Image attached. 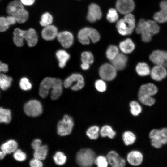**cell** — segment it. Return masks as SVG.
<instances>
[{"mask_svg": "<svg viewBox=\"0 0 167 167\" xmlns=\"http://www.w3.org/2000/svg\"><path fill=\"white\" fill-rule=\"evenodd\" d=\"M139 103L134 100L129 103L130 111L131 114L134 116H138L142 111V107Z\"/></svg>", "mask_w": 167, "mask_h": 167, "instance_id": "cell-31", "label": "cell"}, {"mask_svg": "<svg viewBox=\"0 0 167 167\" xmlns=\"http://www.w3.org/2000/svg\"><path fill=\"white\" fill-rule=\"evenodd\" d=\"M116 6L120 13L126 15L131 13L133 10L135 3L133 0H117Z\"/></svg>", "mask_w": 167, "mask_h": 167, "instance_id": "cell-12", "label": "cell"}, {"mask_svg": "<svg viewBox=\"0 0 167 167\" xmlns=\"http://www.w3.org/2000/svg\"><path fill=\"white\" fill-rule=\"evenodd\" d=\"M12 80V78L1 73L0 75V87L1 89L6 90L10 87Z\"/></svg>", "mask_w": 167, "mask_h": 167, "instance_id": "cell-34", "label": "cell"}, {"mask_svg": "<svg viewBox=\"0 0 167 167\" xmlns=\"http://www.w3.org/2000/svg\"><path fill=\"white\" fill-rule=\"evenodd\" d=\"M127 161L131 165L138 166L143 163L144 156L142 153L139 150H134L130 151L127 154Z\"/></svg>", "mask_w": 167, "mask_h": 167, "instance_id": "cell-11", "label": "cell"}, {"mask_svg": "<svg viewBox=\"0 0 167 167\" xmlns=\"http://www.w3.org/2000/svg\"><path fill=\"white\" fill-rule=\"evenodd\" d=\"M74 122L72 118L68 115H64L62 119L58 123L57 129L58 134L64 136L70 134L72 130Z\"/></svg>", "mask_w": 167, "mask_h": 167, "instance_id": "cell-7", "label": "cell"}, {"mask_svg": "<svg viewBox=\"0 0 167 167\" xmlns=\"http://www.w3.org/2000/svg\"><path fill=\"white\" fill-rule=\"evenodd\" d=\"M53 20L52 15L48 12H46L43 14L41 16L40 23L42 26L45 27L51 25Z\"/></svg>", "mask_w": 167, "mask_h": 167, "instance_id": "cell-41", "label": "cell"}, {"mask_svg": "<svg viewBox=\"0 0 167 167\" xmlns=\"http://www.w3.org/2000/svg\"><path fill=\"white\" fill-rule=\"evenodd\" d=\"M100 134L102 137L108 136L111 139H113L115 136L116 133L111 126L108 125H105L101 128Z\"/></svg>", "mask_w": 167, "mask_h": 167, "instance_id": "cell-37", "label": "cell"}, {"mask_svg": "<svg viewBox=\"0 0 167 167\" xmlns=\"http://www.w3.org/2000/svg\"><path fill=\"white\" fill-rule=\"evenodd\" d=\"M27 30L15 28L13 32V41L15 45L18 47H21L24 44Z\"/></svg>", "mask_w": 167, "mask_h": 167, "instance_id": "cell-23", "label": "cell"}, {"mask_svg": "<svg viewBox=\"0 0 167 167\" xmlns=\"http://www.w3.org/2000/svg\"><path fill=\"white\" fill-rule=\"evenodd\" d=\"M108 162L107 158L103 156H100L95 159L94 163L98 167H106L108 166Z\"/></svg>", "mask_w": 167, "mask_h": 167, "instance_id": "cell-46", "label": "cell"}, {"mask_svg": "<svg viewBox=\"0 0 167 167\" xmlns=\"http://www.w3.org/2000/svg\"><path fill=\"white\" fill-rule=\"evenodd\" d=\"M54 78L47 77L41 82L39 89V94L41 97L45 98L48 96L54 84Z\"/></svg>", "mask_w": 167, "mask_h": 167, "instance_id": "cell-13", "label": "cell"}, {"mask_svg": "<svg viewBox=\"0 0 167 167\" xmlns=\"http://www.w3.org/2000/svg\"><path fill=\"white\" fill-rule=\"evenodd\" d=\"M107 159L110 165L113 167H124L126 165L125 159L120 157L115 151L109 152L107 155Z\"/></svg>", "mask_w": 167, "mask_h": 167, "instance_id": "cell-15", "label": "cell"}, {"mask_svg": "<svg viewBox=\"0 0 167 167\" xmlns=\"http://www.w3.org/2000/svg\"><path fill=\"white\" fill-rule=\"evenodd\" d=\"M48 151V147L46 145H41L40 147L35 150L33 154L34 157L41 160H44L46 157Z\"/></svg>", "mask_w": 167, "mask_h": 167, "instance_id": "cell-33", "label": "cell"}, {"mask_svg": "<svg viewBox=\"0 0 167 167\" xmlns=\"http://www.w3.org/2000/svg\"><path fill=\"white\" fill-rule=\"evenodd\" d=\"M55 163L58 165H64L66 162V157L65 154L62 152H58L53 156Z\"/></svg>", "mask_w": 167, "mask_h": 167, "instance_id": "cell-42", "label": "cell"}, {"mask_svg": "<svg viewBox=\"0 0 167 167\" xmlns=\"http://www.w3.org/2000/svg\"><path fill=\"white\" fill-rule=\"evenodd\" d=\"M10 24L7 21L6 18L1 17L0 18V31L4 32L8 28Z\"/></svg>", "mask_w": 167, "mask_h": 167, "instance_id": "cell-48", "label": "cell"}, {"mask_svg": "<svg viewBox=\"0 0 167 167\" xmlns=\"http://www.w3.org/2000/svg\"><path fill=\"white\" fill-rule=\"evenodd\" d=\"M135 27V20L134 16L131 13L125 15L123 19L118 21L116 28L121 35L126 36L131 34Z\"/></svg>", "mask_w": 167, "mask_h": 167, "instance_id": "cell-2", "label": "cell"}, {"mask_svg": "<svg viewBox=\"0 0 167 167\" xmlns=\"http://www.w3.org/2000/svg\"><path fill=\"white\" fill-rule=\"evenodd\" d=\"M101 16V9L97 5L93 3L89 5L87 15V19L89 22H95L100 19Z\"/></svg>", "mask_w": 167, "mask_h": 167, "instance_id": "cell-17", "label": "cell"}, {"mask_svg": "<svg viewBox=\"0 0 167 167\" xmlns=\"http://www.w3.org/2000/svg\"><path fill=\"white\" fill-rule=\"evenodd\" d=\"M13 157L15 160L19 161H22L26 159V155L20 149H18L14 152Z\"/></svg>", "mask_w": 167, "mask_h": 167, "instance_id": "cell-47", "label": "cell"}, {"mask_svg": "<svg viewBox=\"0 0 167 167\" xmlns=\"http://www.w3.org/2000/svg\"><path fill=\"white\" fill-rule=\"evenodd\" d=\"M35 0H20L21 3L24 5L26 6H30L33 4Z\"/></svg>", "mask_w": 167, "mask_h": 167, "instance_id": "cell-54", "label": "cell"}, {"mask_svg": "<svg viewBox=\"0 0 167 167\" xmlns=\"http://www.w3.org/2000/svg\"><path fill=\"white\" fill-rule=\"evenodd\" d=\"M99 129L98 126H93L89 127L86 131V135L91 139H97L99 136Z\"/></svg>", "mask_w": 167, "mask_h": 167, "instance_id": "cell-40", "label": "cell"}, {"mask_svg": "<svg viewBox=\"0 0 167 167\" xmlns=\"http://www.w3.org/2000/svg\"><path fill=\"white\" fill-rule=\"evenodd\" d=\"M90 64L88 63L82 62L80 67L81 68L84 70H86L88 69L90 67Z\"/></svg>", "mask_w": 167, "mask_h": 167, "instance_id": "cell-55", "label": "cell"}, {"mask_svg": "<svg viewBox=\"0 0 167 167\" xmlns=\"http://www.w3.org/2000/svg\"><path fill=\"white\" fill-rule=\"evenodd\" d=\"M63 85L65 88L71 87L72 90L78 91L84 87L85 85L84 79L80 74L74 73L65 80Z\"/></svg>", "mask_w": 167, "mask_h": 167, "instance_id": "cell-5", "label": "cell"}, {"mask_svg": "<svg viewBox=\"0 0 167 167\" xmlns=\"http://www.w3.org/2000/svg\"><path fill=\"white\" fill-rule=\"evenodd\" d=\"M58 33L57 28L51 25L45 27L41 33L42 38L46 41L53 40L57 36Z\"/></svg>", "mask_w": 167, "mask_h": 167, "instance_id": "cell-21", "label": "cell"}, {"mask_svg": "<svg viewBox=\"0 0 167 167\" xmlns=\"http://www.w3.org/2000/svg\"><path fill=\"white\" fill-rule=\"evenodd\" d=\"M8 70V66L6 64L0 62V71L6 72Z\"/></svg>", "mask_w": 167, "mask_h": 167, "instance_id": "cell-53", "label": "cell"}, {"mask_svg": "<svg viewBox=\"0 0 167 167\" xmlns=\"http://www.w3.org/2000/svg\"><path fill=\"white\" fill-rule=\"evenodd\" d=\"M95 155L90 149H83L77 153L76 160L77 164L82 167L91 166L94 162Z\"/></svg>", "mask_w": 167, "mask_h": 167, "instance_id": "cell-4", "label": "cell"}, {"mask_svg": "<svg viewBox=\"0 0 167 167\" xmlns=\"http://www.w3.org/2000/svg\"><path fill=\"white\" fill-rule=\"evenodd\" d=\"M56 56L58 61L59 67L63 68L70 58L69 54L64 50L60 49L57 51Z\"/></svg>", "mask_w": 167, "mask_h": 167, "instance_id": "cell-27", "label": "cell"}, {"mask_svg": "<svg viewBox=\"0 0 167 167\" xmlns=\"http://www.w3.org/2000/svg\"><path fill=\"white\" fill-rule=\"evenodd\" d=\"M128 60V57L126 54L120 53L113 60L111 61V63L117 71H122L126 68Z\"/></svg>", "mask_w": 167, "mask_h": 167, "instance_id": "cell-20", "label": "cell"}, {"mask_svg": "<svg viewBox=\"0 0 167 167\" xmlns=\"http://www.w3.org/2000/svg\"><path fill=\"white\" fill-rule=\"evenodd\" d=\"M156 86L152 83H148L141 85L139 88L138 95L153 96L158 92Z\"/></svg>", "mask_w": 167, "mask_h": 167, "instance_id": "cell-18", "label": "cell"}, {"mask_svg": "<svg viewBox=\"0 0 167 167\" xmlns=\"http://www.w3.org/2000/svg\"><path fill=\"white\" fill-rule=\"evenodd\" d=\"M81 60L82 62L87 63L91 65L94 62V57L91 52L84 51L81 54Z\"/></svg>", "mask_w": 167, "mask_h": 167, "instance_id": "cell-39", "label": "cell"}, {"mask_svg": "<svg viewBox=\"0 0 167 167\" xmlns=\"http://www.w3.org/2000/svg\"><path fill=\"white\" fill-rule=\"evenodd\" d=\"M11 112L10 110L4 109L2 107L0 109V122L5 124L9 123L11 120Z\"/></svg>", "mask_w": 167, "mask_h": 167, "instance_id": "cell-36", "label": "cell"}, {"mask_svg": "<svg viewBox=\"0 0 167 167\" xmlns=\"http://www.w3.org/2000/svg\"><path fill=\"white\" fill-rule=\"evenodd\" d=\"M106 17L108 21L111 23L116 21L118 18V15L117 10L113 8L109 9Z\"/></svg>", "mask_w": 167, "mask_h": 167, "instance_id": "cell-43", "label": "cell"}, {"mask_svg": "<svg viewBox=\"0 0 167 167\" xmlns=\"http://www.w3.org/2000/svg\"><path fill=\"white\" fill-rule=\"evenodd\" d=\"M151 26L153 35L158 33L160 30V28L156 21L148 20Z\"/></svg>", "mask_w": 167, "mask_h": 167, "instance_id": "cell-49", "label": "cell"}, {"mask_svg": "<svg viewBox=\"0 0 167 167\" xmlns=\"http://www.w3.org/2000/svg\"><path fill=\"white\" fill-rule=\"evenodd\" d=\"M41 140L39 139H36L32 141L31 146L32 148L35 150L40 147L41 145Z\"/></svg>", "mask_w": 167, "mask_h": 167, "instance_id": "cell-51", "label": "cell"}, {"mask_svg": "<svg viewBox=\"0 0 167 167\" xmlns=\"http://www.w3.org/2000/svg\"><path fill=\"white\" fill-rule=\"evenodd\" d=\"M63 83L62 80L57 78H55L54 84L51 88L50 97L52 99H58L61 95L62 92Z\"/></svg>", "mask_w": 167, "mask_h": 167, "instance_id": "cell-22", "label": "cell"}, {"mask_svg": "<svg viewBox=\"0 0 167 167\" xmlns=\"http://www.w3.org/2000/svg\"><path fill=\"white\" fill-rule=\"evenodd\" d=\"M29 164L32 167H41L43 166L41 160L35 158L31 160Z\"/></svg>", "mask_w": 167, "mask_h": 167, "instance_id": "cell-50", "label": "cell"}, {"mask_svg": "<svg viewBox=\"0 0 167 167\" xmlns=\"http://www.w3.org/2000/svg\"><path fill=\"white\" fill-rule=\"evenodd\" d=\"M118 47L122 53L126 54L131 53L134 50L135 45L131 39L128 38L120 42Z\"/></svg>", "mask_w": 167, "mask_h": 167, "instance_id": "cell-24", "label": "cell"}, {"mask_svg": "<svg viewBox=\"0 0 167 167\" xmlns=\"http://www.w3.org/2000/svg\"><path fill=\"white\" fill-rule=\"evenodd\" d=\"M6 20L10 25H14L17 22L15 17L11 15H10L6 17Z\"/></svg>", "mask_w": 167, "mask_h": 167, "instance_id": "cell-52", "label": "cell"}, {"mask_svg": "<svg viewBox=\"0 0 167 167\" xmlns=\"http://www.w3.org/2000/svg\"><path fill=\"white\" fill-rule=\"evenodd\" d=\"M151 146L155 148H161L167 144V127L153 128L148 133Z\"/></svg>", "mask_w": 167, "mask_h": 167, "instance_id": "cell-1", "label": "cell"}, {"mask_svg": "<svg viewBox=\"0 0 167 167\" xmlns=\"http://www.w3.org/2000/svg\"><path fill=\"white\" fill-rule=\"evenodd\" d=\"M149 58L155 65H162L167 68V51L161 50L153 51L149 55Z\"/></svg>", "mask_w": 167, "mask_h": 167, "instance_id": "cell-10", "label": "cell"}, {"mask_svg": "<svg viewBox=\"0 0 167 167\" xmlns=\"http://www.w3.org/2000/svg\"><path fill=\"white\" fill-rule=\"evenodd\" d=\"M160 10L155 13L154 18L156 21L159 23L167 22V1H163L160 5Z\"/></svg>", "mask_w": 167, "mask_h": 167, "instance_id": "cell-19", "label": "cell"}, {"mask_svg": "<svg viewBox=\"0 0 167 167\" xmlns=\"http://www.w3.org/2000/svg\"><path fill=\"white\" fill-rule=\"evenodd\" d=\"M28 13L24 8L20 10L14 16L16 19L17 22L19 23H23L28 20Z\"/></svg>", "mask_w": 167, "mask_h": 167, "instance_id": "cell-38", "label": "cell"}, {"mask_svg": "<svg viewBox=\"0 0 167 167\" xmlns=\"http://www.w3.org/2000/svg\"><path fill=\"white\" fill-rule=\"evenodd\" d=\"M24 110L27 115L32 117L39 116L42 112L41 103L36 100H31L27 102L24 105Z\"/></svg>", "mask_w": 167, "mask_h": 167, "instance_id": "cell-9", "label": "cell"}, {"mask_svg": "<svg viewBox=\"0 0 167 167\" xmlns=\"http://www.w3.org/2000/svg\"><path fill=\"white\" fill-rule=\"evenodd\" d=\"M151 78L156 81H160L165 79L167 76V70L165 66L160 65H155L150 72Z\"/></svg>", "mask_w": 167, "mask_h": 167, "instance_id": "cell-14", "label": "cell"}, {"mask_svg": "<svg viewBox=\"0 0 167 167\" xmlns=\"http://www.w3.org/2000/svg\"><path fill=\"white\" fill-rule=\"evenodd\" d=\"M19 86L22 90L27 91L32 88V84L28 78L23 77L20 80Z\"/></svg>", "mask_w": 167, "mask_h": 167, "instance_id": "cell-45", "label": "cell"}, {"mask_svg": "<svg viewBox=\"0 0 167 167\" xmlns=\"http://www.w3.org/2000/svg\"><path fill=\"white\" fill-rule=\"evenodd\" d=\"M119 47L114 45H109L105 52L107 58L110 61L113 60L120 53Z\"/></svg>", "mask_w": 167, "mask_h": 167, "instance_id": "cell-32", "label": "cell"}, {"mask_svg": "<svg viewBox=\"0 0 167 167\" xmlns=\"http://www.w3.org/2000/svg\"><path fill=\"white\" fill-rule=\"evenodd\" d=\"M57 38L58 41L64 48L70 47L74 42V37L71 33L65 31L58 33Z\"/></svg>", "mask_w": 167, "mask_h": 167, "instance_id": "cell-16", "label": "cell"}, {"mask_svg": "<svg viewBox=\"0 0 167 167\" xmlns=\"http://www.w3.org/2000/svg\"><path fill=\"white\" fill-rule=\"evenodd\" d=\"M122 138L126 146L133 144L137 139L135 134L130 131L124 132L122 135Z\"/></svg>", "mask_w": 167, "mask_h": 167, "instance_id": "cell-30", "label": "cell"}, {"mask_svg": "<svg viewBox=\"0 0 167 167\" xmlns=\"http://www.w3.org/2000/svg\"><path fill=\"white\" fill-rule=\"evenodd\" d=\"M105 81L101 79L97 80L95 81V87L97 91L103 92L106 90L107 86Z\"/></svg>", "mask_w": 167, "mask_h": 167, "instance_id": "cell-44", "label": "cell"}, {"mask_svg": "<svg viewBox=\"0 0 167 167\" xmlns=\"http://www.w3.org/2000/svg\"><path fill=\"white\" fill-rule=\"evenodd\" d=\"M151 69L149 65L146 62L138 63L135 67V71L137 74L141 76H147L150 74Z\"/></svg>", "mask_w": 167, "mask_h": 167, "instance_id": "cell-28", "label": "cell"}, {"mask_svg": "<svg viewBox=\"0 0 167 167\" xmlns=\"http://www.w3.org/2000/svg\"><path fill=\"white\" fill-rule=\"evenodd\" d=\"M25 40L28 45L30 47L34 46L36 44L38 37L37 33L34 29L30 28L27 30Z\"/></svg>", "mask_w": 167, "mask_h": 167, "instance_id": "cell-26", "label": "cell"}, {"mask_svg": "<svg viewBox=\"0 0 167 167\" xmlns=\"http://www.w3.org/2000/svg\"><path fill=\"white\" fill-rule=\"evenodd\" d=\"M136 32L137 34L141 35L143 42H148L151 41L153 34L149 20L140 19L136 27Z\"/></svg>", "mask_w": 167, "mask_h": 167, "instance_id": "cell-6", "label": "cell"}, {"mask_svg": "<svg viewBox=\"0 0 167 167\" xmlns=\"http://www.w3.org/2000/svg\"><path fill=\"white\" fill-rule=\"evenodd\" d=\"M23 5L20 1L18 0H14L11 2L6 8L7 13L10 15L14 16L24 8Z\"/></svg>", "mask_w": 167, "mask_h": 167, "instance_id": "cell-25", "label": "cell"}, {"mask_svg": "<svg viewBox=\"0 0 167 167\" xmlns=\"http://www.w3.org/2000/svg\"><path fill=\"white\" fill-rule=\"evenodd\" d=\"M17 144L13 140H10L1 146V150L6 154L14 152L17 149Z\"/></svg>", "mask_w": 167, "mask_h": 167, "instance_id": "cell-29", "label": "cell"}, {"mask_svg": "<svg viewBox=\"0 0 167 167\" xmlns=\"http://www.w3.org/2000/svg\"><path fill=\"white\" fill-rule=\"evenodd\" d=\"M138 98L140 103L148 106H151L156 102V100L153 96L138 95Z\"/></svg>", "mask_w": 167, "mask_h": 167, "instance_id": "cell-35", "label": "cell"}, {"mask_svg": "<svg viewBox=\"0 0 167 167\" xmlns=\"http://www.w3.org/2000/svg\"><path fill=\"white\" fill-rule=\"evenodd\" d=\"M6 155V154L2 151H0V158L1 159H3Z\"/></svg>", "mask_w": 167, "mask_h": 167, "instance_id": "cell-56", "label": "cell"}, {"mask_svg": "<svg viewBox=\"0 0 167 167\" xmlns=\"http://www.w3.org/2000/svg\"><path fill=\"white\" fill-rule=\"evenodd\" d=\"M117 71L111 63H106L100 67L99 74L101 79L106 81H110L116 78Z\"/></svg>", "mask_w": 167, "mask_h": 167, "instance_id": "cell-8", "label": "cell"}, {"mask_svg": "<svg viewBox=\"0 0 167 167\" xmlns=\"http://www.w3.org/2000/svg\"><path fill=\"white\" fill-rule=\"evenodd\" d=\"M78 38L79 42L84 45L89 44L91 41L96 43L99 41L100 36L95 29L86 27L81 29L79 32Z\"/></svg>", "mask_w": 167, "mask_h": 167, "instance_id": "cell-3", "label": "cell"}]
</instances>
